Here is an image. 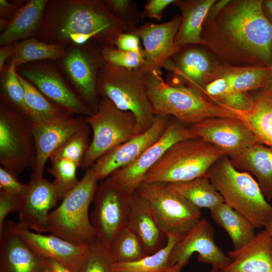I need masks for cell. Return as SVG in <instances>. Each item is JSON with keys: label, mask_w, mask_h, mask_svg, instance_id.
<instances>
[{"label": "cell", "mask_w": 272, "mask_h": 272, "mask_svg": "<svg viewBox=\"0 0 272 272\" xmlns=\"http://www.w3.org/2000/svg\"><path fill=\"white\" fill-rule=\"evenodd\" d=\"M262 0H230L218 11L211 7L203 21L205 46L223 64L269 66L272 25L263 15Z\"/></svg>", "instance_id": "obj_1"}, {"label": "cell", "mask_w": 272, "mask_h": 272, "mask_svg": "<svg viewBox=\"0 0 272 272\" xmlns=\"http://www.w3.org/2000/svg\"><path fill=\"white\" fill-rule=\"evenodd\" d=\"M101 31L110 46L118 36L128 32L126 25L101 0H51L46 7L35 38L52 44L66 46L73 34Z\"/></svg>", "instance_id": "obj_2"}, {"label": "cell", "mask_w": 272, "mask_h": 272, "mask_svg": "<svg viewBox=\"0 0 272 272\" xmlns=\"http://www.w3.org/2000/svg\"><path fill=\"white\" fill-rule=\"evenodd\" d=\"M142 69L155 116H171L190 126L212 118L237 117L231 110L207 100L196 90L165 81L162 72L145 64Z\"/></svg>", "instance_id": "obj_3"}, {"label": "cell", "mask_w": 272, "mask_h": 272, "mask_svg": "<svg viewBox=\"0 0 272 272\" xmlns=\"http://www.w3.org/2000/svg\"><path fill=\"white\" fill-rule=\"evenodd\" d=\"M207 175L224 202L247 219L256 228L272 223V206L257 181L248 173L238 171L227 156L217 161Z\"/></svg>", "instance_id": "obj_4"}, {"label": "cell", "mask_w": 272, "mask_h": 272, "mask_svg": "<svg viewBox=\"0 0 272 272\" xmlns=\"http://www.w3.org/2000/svg\"><path fill=\"white\" fill-rule=\"evenodd\" d=\"M98 90L100 98H107L118 109L134 115L140 134L153 124L155 115L142 67L128 69L105 61L99 73Z\"/></svg>", "instance_id": "obj_5"}, {"label": "cell", "mask_w": 272, "mask_h": 272, "mask_svg": "<svg viewBox=\"0 0 272 272\" xmlns=\"http://www.w3.org/2000/svg\"><path fill=\"white\" fill-rule=\"evenodd\" d=\"M98 180L92 167L87 169L78 184L50 212L48 232L65 240L89 245L97 238L89 209L93 201Z\"/></svg>", "instance_id": "obj_6"}, {"label": "cell", "mask_w": 272, "mask_h": 272, "mask_svg": "<svg viewBox=\"0 0 272 272\" xmlns=\"http://www.w3.org/2000/svg\"><path fill=\"white\" fill-rule=\"evenodd\" d=\"M224 155L217 148L197 137L172 146L147 172L144 182L172 183L187 181L207 174Z\"/></svg>", "instance_id": "obj_7"}, {"label": "cell", "mask_w": 272, "mask_h": 272, "mask_svg": "<svg viewBox=\"0 0 272 272\" xmlns=\"http://www.w3.org/2000/svg\"><path fill=\"white\" fill-rule=\"evenodd\" d=\"M92 130V139L80 167L87 169L104 154L140 134L137 121L131 112L118 109L102 97L97 110L85 118Z\"/></svg>", "instance_id": "obj_8"}, {"label": "cell", "mask_w": 272, "mask_h": 272, "mask_svg": "<svg viewBox=\"0 0 272 272\" xmlns=\"http://www.w3.org/2000/svg\"><path fill=\"white\" fill-rule=\"evenodd\" d=\"M149 203L162 231L181 238L201 218L200 209L166 183L143 182L135 191Z\"/></svg>", "instance_id": "obj_9"}, {"label": "cell", "mask_w": 272, "mask_h": 272, "mask_svg": "<svg viewBox=\"0 0 272 272\" xmlns=\"http://www.w3.org/2000/svg\"><path fill=\"white\" fill-rule=\"evenodd\" d=\"M36 146L30 122L0 101V163L16 176L32 167Z\"/></svg>", "instance_id": "obj_10"}, {"label": "cell", "mask_w": 272, "mask_h": 272, "mask_svg": "<svg viewBox=\"0 0 272 272\" xmlns=\"http://www.w3.org/2000/svg\"><path fill=\"white\" fill-rule=\"evenodd\" d=\"M133 193L121 188L109 176L97 185L90 219L97 239L108 249L127 225Z\"/></svg>", "instance_id": "obj_11"}, {"label": "cell", "mask_w": 272, "mask_h": 272, "mask_svg": "<svg viewBox=\"0 0 272 272\" xmlns=\"http://www.w3.org/2000/svg\"><path fill=\"white\" fill-rule=\"evenodd\" d=\"M88 42L72 44L56 62L71 87L95 113L101 98L98 90V76L105 60L101 47Z\"/></svg>", "instance_id": "obj_12"}, {"label": "cell", "mask_w": 272, "mask_h": 272, "mask_svg": "<svg viewBox=\"0 0 272 272\" xmlns=\"http://www.w3.org/2000/svg\"><path fill=\"white\" fill-rule=\"evenodd\" d=\"M223 64L205 46L187 45L178 49L163 67L168 72L167 83L198 92L218 77Z\"/></svg>", "instance_id": "obj_13"}, {"label": "cell", "mask_w": 272, "mask_h": 272, "mask_svg": "<svg viewBox=\"0 0 272 272\" xmlns=\"http://www.w3.org/2000/svg\"><path fill=\"white\" fill-rule=\"evenodd\" d=\"M16 71L48 99L72 115L89 116L94 112L54 66L40 61L21 65Z\"/></svg>", "instance_id": "obj_14"}, {"label": "cell", "mask_w": 272, "mask_h": 272, "mask_svg": "<svg viewBox=\"0 0 272 272\" xmlns=\"http://www.w3.org/2000/svg\"><path fill=\"white\" fill-rule=\"evenodd\" d=\"M169 121L162 136L133 163L120 168L109 177L117 184L130 193L135 191L144 182L149 170L162 157L174 144L183 140L197 137L176 118Z\"/></svg>", "instance_id": "obj_15"}, {"label": "cell", "mask_w": 272, "mask_h": 272, "mask_svg": "<svg viewBox=\"0 0 272 272\" xmlns=\"http://www.w3.org/2000/svg\"><path fill=\"white\" fill-rule=\"evenodd\" d=\"M189 128L196 136L231 158L260 143L248 126L237 117L210 118Z\"/></svg>", "instance_id": "obj_16"}, {"label": "cell", "mask_w": 272, "mask_h": 272, "mask_svg": "<svg viewBox=\"0 0 272 272\" xmlns=\"http://www.w3.org/2000/svg\"><path fill=\"white\" fill-rule=\"evenodd\" d=\"M214 231L205 218L198 222L175 244L169 257L171 266L177 263L184 266L191 255L197 253V259L220 269L228 265L230 258L216 244Z\"/></svg>", "instance_id": "obj_17"}, {"label": "cell", "mask_w": 272, "mask_h": 272, "mask_svg": "<svg viewBox=\"0 0 272 272\" xmlns=\"http://www.w3.org/2000/svg\"><path fill=\"white\" fill-rule=\"evenodd\" d=\"M30 122L36 146L31 175L35 178L43 177L45 163L53 153L87 125L85 118L71 114L48 120Z\"/></svg>", "instance_id": "obj_18"}, {"label": "cell", "mask_w": 272, "mask_h": 272, "mask_svg": "<svg viewBox=\"0 0 272 272\" xmlns=\"http://www.w3.org/2000/svg\"><path fill=\"white\" fill-rule=\"evenodd\" d=\"M170 116H155L152 125L146 131L107 152L92 166L98 180H103L115 171L135 161L163 134Z\"/></svg>", "instance_id": "obj_19"}, {"label": "cell", "mask_w": 272, "mask_h": 272, "mask_svg": "<svg viewBox=\"0 0 272 272\" xmlns=\"http://www.w3.org/2000/svg\"><path fill=\"white\" fill-rule=\"evenodd\" d=\"M28 188L24 196L19 212V223L34 232H48L50 210L60 199L53 182L43 177L30 175Z\"/></svg>", "instance_id": "obj_20"}, {"label": "cell", "mask_w": 272, "mask_h": 272, "mask_svg": "<svg viewBox=\"0 0 272 272\" xmlns=\"http://www.w3.org/2000/svg\"><path fill=\"white\" fill-rule=\"evenodd\" d=\"M19 236L35 252L46 258L56 260L79 271L88 253L89 245L70 242L52 234L44 235L13 222Z\"/></svg>", "instance_id": "obj_21"}, {"label": "cell", "mask_w": 272, "mask_h": 272, "mask_svg": "<svg viewBox=\"0 0 272 272\" xmlns=\"http://www.w3.org/2000/svg\"><path fill=\"white\" fill-rule=\"evenodd\" d=\"M180 21V16L175 15L165 23L147 22L131 32L142 40L147 67L162 72L164 63L177 50L174 41Z\"/></svg>", "instance_id": "obj_22"}, {"label": "cell", "mask_w": 272, "mask_h": 272, "mask_svg": "<svg viewBox=\"0 0 272 272\" xmlns=\"http://www.w3.org/2000/svg\"><path fill=\"white\" fill-rule=\"evenodd\" d=\"M46 260L16 232L13 222H5L0 230V272H40Z\"/></svg>", "instance_id": "obj_23"}, {"label": "cell", "mask_w": 272, "mask_h": 272, "mask_svg": "<svg viewBox=\"0 0 272 272\" xmlns=\"http://www.w3.org/2000/svg\"><path fill=\"white\" fill-rule=\"evenodd\" d=\"M227 254L231 261L221 272H272V235L264 228L248 243Z\"/></svg>", "instance_id": "obj_24"}, {"label": "cell", "mask_w": 272, "mask_h": 272, "mask_svg": "<svg viewBox=\"0 0 272 272\" xmlns=\"http://www.w3.org/2000/svg\"><path fill=\"white\" fill-rule=\"evenodd\" d=\"M139 237L151 254L166 243L167 236L160 227L148 201L136 192L133 194L127 225Z\"/></svg>", "instance_id": "obj_25"}, {"label": "cell", "mask_w": 272, "mask_h": 272, "mask_svg": "<svg viewBox=\"0 0 272 272\" xmlns=\"http://www.w3.org/2000/svg\"><path fill=\"white\" fill-rule=\"evenodd\" d=\"M216 0H174L173 5L181 12L180 26L174 41L178 50L187 45H205L201 37L208 13Z\"/></svg>", "instance_id": "obj_26"}, {"label": "cell", "mask_w": 272, "mask_h": 272, "mask_svg": "<svg viewBox=\"0 0 272 272\" xmlns=\"http://www.w3.org/2000/svg\"><path fill=\"white\" fill-rule=\"evenodd\" d=\"M48 0H30L1 33L0 45L35 37L41 25Z\"/></svg>", "instance_id": "obj_27"}, {"label": "cell", "mask_w": 272, "mask_h": 272, "mask_svg": "<svg viewBox=\"0 0 272 272\" xmlns=\"http://www.w3.org/2000/svg\"><path fill=\"white\" fill-rule=\"evenodd\" d=\"M238 166L256 178L267 200L272 199V147L257 143L232 158Z\"/></svg>", "instance_id": "obj_28"}, {"label": "cell", "mask_w": 272, "mask_h": 272, "mask_svg": "<svg viewBox=\"0 0 272 272\" xmlns=\"http://www.w3.org/2000/svg\"><path fill=\"white\" fill-rule=\"evenodd\" d=\"M212 219L228 234L233 249L248 243L255 235L254 225L224 202L210 210Z\"/></svg>", "instance_id": "obj_29"}, {"label": "cell", "mask_w": 272, "mask_h": 272, "mask_svg": "<svg viewBox=\"0 0 272 272\" xmlns=\"http://www.w3.org/2000/svg\"><path fill=\"white\" fill-rule=\"evenodd\" d=\"M252 97L254 106L250 112L230 110L248 126L261 144L272 147V93L261 91Z\"/></svg>", "instance_id": "obj_30"}, {"label": "cell", "mask_w": 272, "mask_h": 272, "mask_svg": "<svg viewBox=\"0 0 272 272\" xmlns=\"http://www.w3.org/2000/svg\"><path fill=\"white\" fill-rule=\"evenodd\" d=\"M198 92L207 100L229 110L247 113L254 106L248 93L236 91L222 77H218Z\"/></svg>", "instance_id": "obj_31"}, {"label": "cell", "mask_w": 272, "mask_h": 272, "mask_svg": "<svg viewBox=\"0 0 272 272\" xmlns=\"http://www.w3.org/2000/svg\"><path fill=\"white\" fill-rule=\"evenodd\" d=\"M66 46L52 44L32 37L16 43L14 52L7 65L16 69L23 64L43 60L58 61L64 55Z\"/></svg>", "instance_id": "obj_32"}, {"label": "cell", "mask_w": 272, "mask_h": 272, "mask_svg": "<svg viewBox=\"0 0 272 272\" xmlns=\"http://www.w3.org/2000/svg\"><path fill=\"white\" fill-rule=\"evenodd\" d=\"M167 184L199 209L208 208L211 210L224 202L221 195L207 174L191 180Z\"/></svg>", "instance_id": "obj_33"}, {"label": "cell", "mask_w": 272, "mask_h": 272, "mask_svg": "<svg viewBox=\"0 0 272 272\" xmlns=\"http://www.w3.org/2000/svg\"><path fill=\"white\" fill-rule=\"evenodd\" d=\"M166 236V244L157 251L132 262H114L112 272H166L171 267L169 264L171 250L181 238L173 234Z\"/></svg>", "instance_id": "obj_34"}, {"label": "cell", "mask_w": 272, "mask_h": 272, "mask_svg": "<svg viewBox=\"0 0 272 272\" xmlns=\"http://www.w3.org/2000/svg\"><path fill=\"white\" fill-rule=\"evenodd\" d=\"M269 66H234L223 64L218 77L225 78L237 91L248 93L261 89Z\"/></svg>", "instance_id": "obj_35"}, {"label": "cell", "mask_w": 272, "mask_h": 272, "mask_svg": "<svg viewBox=\"0 0 272 272\" xmlns=\"http://www.w3.org/2000/svg\"><path fill=\"white\" fill-rule=\"evenodd\" d=\"M16 73L24 90L26 105L31 117L30 121H45L71 114L48 99L34 85L17 71Z\"/></svg>", "instance_id": "obj_36"}, {"label": "cell", "mask_w": 272, "mask_h": 272, "mask_svg": "<svg viewBox=\"0 0 272 272\" xmlns=\"http://www.w3.org/2000/svg\"><path fill=\"white\" fill-rule=\"evenodd\" d=\"M16 70L6 65L1 72V101L30 121L31 117L26 105L24 90Z\"/></svg>", "instance_id": "obj_37"}, {"label": "cell", "mask_w": 272, "mask_h": 272, "mask_svg": "<svg viewBox=\"0 0 272 272\" xmlns=\"http://www.w3.org/2000/svg\"><path fill=\"white\" fill-rule=\"evenodd\" d=\"M109 249L115 262H132L149 255L139 237L127 226L119 232Z\"/></svg>", "instance_id": "obj_38"}, {"label": "cell", "mask_w": 272, "mask_h": 272, "mask_svg": "<svg viewBox=\"0 0 272 272\" xmlns=\"http://www.w3.org/2000/svg\"><path fill=\"white\" fill-rule=\"evenodd\" d=\"M90 131L87 124L58 148L50 156V160L65 159L76 163L80 167L90 143Z\"/></svg>", "instance_id": "obj_39"}, {"label": "cell", "mask_w": 272, "mask_h": 272, "mask_svg": "<svg viewBox=\"0 0 272 272\" xmlns=\"http://www.w3.org/2000/svg\"><path fill=\"white\" fill-rule=\"evenodd\" d=\"M51 167L49 172L53 176L54 184L60 199H62L79 183L77 169L80 167L76 163L65 159L50 160Z\"/></svg>", "instance_id": "obj_40"}, {"label": "cell", "mask_w": 272, "mask_h": 272, "mask_svg": "<svg viewBox=\"0 0 272 272\" xmlns=\"http://www.w3.org/2000/svg\"><path fill=\"white\" fill-rule=\"evenodd\" d=\"M114 262L109 249L96 239L89 245L79 272H112Z\"/></svg>", "instance_id": "obj_41"}, {"label": "cell", "mask_w": 272, "mask_h": 272, "mask_svg": "<svg viewBox=\"0 0 272 272\" xmlns=\"http://www.w3.org/2000/svg\"><path fill=\"white\" fill-rule=\"evenodd\" d=\"M104 60L114 65L128 69H138L145 64L144 50L140 52L126 51L115 46L101 47Z\"/></svg>", "instance_id": "obj_42"}, {"label": "cell", "mask_w": 272, "mask_h": 272, "mask_svg": "<svg viewBox=\"0 0 272 272\" xmlns=\"http://www.w3.org/2000/svg\"><path fill=\"white\" fill-rule=\"evenodd\" d=\"M105 2L114 14L126 25L128 32L137 27L142 18L141 12L135 2L131 0H105Z\"/></svg>", "instance_id": "obj_43"}, {"label": "cell", "mask_w": 272, "mask_h": 272, "mask_svg": "<svg viewBox=\"0 0 272 272\" xmlns=\"http://www.w3.org/2000/svg\"><path fill=\"white\" fill-rule=\"evenodd\" d=\"M28 188V184H23L18 177L0 167V191L24 196Z\"/></svg>", "instance_id": "obj_44"}, {"label": "cell", "mask_w": 272, "mask_h": 272, "mask_svg": "<svg viewBox=\"0 0 272 272\" xmlns=\"http://www.w3.org/2000/svg\"><path fill=\"white\" fill-rule=\"evenodd\" d=\"M23 197L0 191V230L4 226L7 215L19 210Z\"/></svg>", "instance_id": "obj_45"}, {"label": "cell", "mask_w": 272, "mask_h": 272, "mask_svg": "<svg viewBox=\"0 0 272 272\" xmlns=\"http://www.w3.org/2000/svg\"><path fill=\"white\" fill-rule=\"evenodd\" d=\"M25 1L16 0L10 3L0 0V31L3 32L26 3Z\"/></svg>", "instance_id": "obj_46"}, {"label": "cell", "mask_w": 272, "mask_h": 272, "mask_svg": "<svg viewBox=\"0 0 272 272\" xmlns=\"http://www.w3.org/2000/svg\"><path fill=\"white\" fill-rule=\"evenodd\" d=\"M174 0H150L144 5L141 12V18L154 19L160 21L163 16V12L166 8L173 4Z\"/></svg>", "instance_id": "obj_47"}, {"label": "cell", "mask_w": 272, "mask_h": 272, "mask_svg": "<svg viewBox=\"0 0 272 272\" xmlns=\"http://www.w3.org/2000/svg\"><path fill=\"white\" fill-rule=\"evenodd\" d=\"M140 39L139 36L135 33H122L117 38L114 46L123 51L140 52L144 49L141 46Z\"/></svg>", "instance_id": "obj_48"}, {"label": "cell", "mask_w": 272, "mask_h": 272, "mask_svg": "<svg viewBox=\"0 0 272 272\" xmlns=\"http://www.w3.org/2000/svg\"><path fill=\"white\" fill-rule=\"evenodd\" d=\"M16 42L1 46L0 47V72L6 66V62L13 55Z\"/></svg>", "instance_id": "obj_49"}, {"label": "cell", "mask_w": 272, "mask_h": 272, "mask_svg": "<svg viewBox=\"0 0 272 272\" xmlns=\"http://www.w3.org/2000/svg\"><path fill=\"white\" fill-rule=\"evenodd\" d=\"M46 262L53 272H79L53 259L47 258Z\"/></svg>", "instance_id": "obj_50"}, {"label": "cell", "mask_w": 272, "mask_h": 272, "mask_svg": "<svg viewBox=\"0 0 272 272\" xmlns=\"http://www.w3.org/2000/svg\"><path fill=\"white\" fill-rule=\"evenodd\" d=\"M261 8L264 16L272 25V0H262Z\"/></svg>", "instance_id": "obj_51"}, {"label": "cell", "mask_w": 272, "mask_h": 272, "mask_svg": "<svg viewBox=\"0 0 272 272\" xmlns=\"http://www.w3.org/2000/svg\"><path fill=\"white\" fill-rule=\"evenodd\" d=\"M269 70L265 78L264 85L261 89L263 93H272V59L269 65Z\"/></svg>", "instance_id": "obj_52"}, {"label": "cell", "mask_w": 272, "mask_h": 272, "mask_svg": "<svg viewBox=\"0 0 272 272\" xmlns=\"http://www.w3.org/2000/svg\"><path fill=\"white\" fill-rule=\"evenodd\" d=\"M183 267L182 264L177 263L170 267L166 272H181Z\"/></svg>", "instance_id": "obj_53"}, {"label": "cell", "mask_w": 272, "mask_h": 272, "mask_svg": "<svg viewBox=\"0 0 272 272\" xmlns=\"http://www.w3.org/2000/svg\"><path fill=\"white\" fill-rule=\"evenodd\" d=\"M40 272H53V271L52 268L48 265L46 262V263L43 266Z\"/></svg>", "instance_id": "obj_54"}, {"label": "cell", "mask_w": 272, "mask_h": 272, "mask_svg": "<svg viewBox=\"0 0 272 272\" xmlns=\"http://www.w3.org/2000/svg\"><path fill=\"white\" fill-rule=\"evenodd\" d=\"M208 272H221L220 268L216 267H212L211 270Z\"/></svg>", "instance_id": "obj_55"}, {"label": "cell", "mask_w": 272, "mask_h": 272, "mask_svg": "<svg viewBox=\"0 0 272 272\" xmlns=\"http://www.w3.org/2000/svg\"><path fill=\"white\" fill-rule=\"evenodd\" d=\"M265 228L268 229L272 235V223L268 227Z\"/></svg>", "instance_id": "obj_56"}]
</instances>
